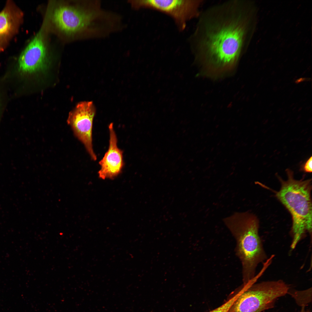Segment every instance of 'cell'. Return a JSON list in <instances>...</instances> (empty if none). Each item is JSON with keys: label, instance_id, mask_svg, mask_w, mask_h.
Returning <instances> with one entry per match:
<instances>
[{"label": "cell", "instance_id": "7a4b0ae2", "mask_svg": "<svg viewBox=\"0 0 312 312\" xmlns=\"http://www.w3.org/2000/svg\"><path fill=\"white\" fill-rule=\"evenodd\" d=\"M223 221L235 239V252L242 263L244 283H247L255 279L257 266L267 259L259 235L258 221L247 212H235Z\"/></svg>", "mask_w": 312, "mask_h": 312}, {"label": "cell", "instance_id": "30bf717a", "mask_svg": "<svg viewBox=\"0 0 312 312\" xmlns=\"http://www.w3.org/2000/svg\"><path fill=\"white\" fill-rule=\"evenodd\" d=\"M23 13L12 1H8L0 12V51H3L10 40L17 32Z\"/></svg>", "mask_w": 312, "mask_h": 312}, {"label": "cell", "instance_id": "277c9868", "mask_svg": "<svg viewBox=\"0 0 312 312\" xmlns=\"http://www.w3.org/2000/svg\"><path fill=\"white\" fill-rule=\"evenodd\" d=\"M246 284L243 292L228 312H261L273 307L276 300L288 293L289 286L282 280Z\"/></svg>", "mask_w": 312, "mask_h": 312}, {"label": "cell", "instance_id": "7c38bea8", "mask_svg": "<svg viewBox=\"0 0 312 312\" xmlns=\"http://www.w3.org/2000/svg\"><path fill=\"white\" fill-rule=\"evenodd\" d=\"M243 285L241 290L235 295L219 307L209 312H228L233 304L244 290L245 287Z\"/></svg>", "mask_w": 312, "mask_h": 312}, {"label": "cell", "instance_id": "4fadbf2b", "mask_svg": "<svg viewBox=\"0 0 312 312\" xmlns=\"http://www.w3.org/2000/svg\"><path fill=\"white\" fill-rule=\"evenodd\" d=\"M301 169L306 172L312 171V157L311 156L301 166Z\"/></svg>", "mask_w": 312, "mask_h": 312}, {"label": "cell", "instance_id": "9c48e42d", "mask_svg": "<svg viewBox=\"0 0 312 312\" xmlns=\"http://www.w3.org/2000/svg\"><path fill=\"white\" fill-rule=\"evenodd\" d=\"M109 145L107 151L99 162L101 167L98 172L100 178L113 179L121 171L124 165L123 151L117 146V139L113 123L109 126Z\"/></svg>", "mask_w": 312, "mask_h": 312}, {"label": "cell", "instance_id": "3957f363", "mask_svg": "<svg viewBox=\"0 0 312 312\" xmlns=\"http://www.w3.org/2000/svg\"><path fill=\"white\" fill-rule=\"evenodd\" d=\"M288 179H281V188L276 196L290 213L292 219V241L294 249L306 232L311 236L312 203L311 196V180H298L294 177L293 172L286 170Z\"/></svg>", "mask_w": 312, "mask_h": 312}, {"label": "cell", "instance_id": "52a82bcc", "mask_svg": "<svg viewBox=\"0 0 312 312\" xmlns=\"http://www.w3.org/2000/svg\"><path fill=\"white\" fill-rule=\"evenodd\" d=\"M48 53L44 37L38 33L21 53L18 69L23 74L35 73L44 69L48 61Z\"/></svg>", "mask_w": 312, "mask_h": 312}, {"label": "cell", "instance_id": "ba28073f", "mask_svg": "<svg viewBox=\"0 0 312 312\" xmlns=\"http://www.w3.org/2000/svg\"><path fill=\"white\" fill-rule=\"evenodd\" d=\"M95 16L93 12H86L68 6H60L54 10L53 21L62 31L67 34L81 31L90 23Z\"/></svg>", "mask_w": 312, "mask_h": 312}, {"label": "cell", "instance_id": "5bb4252c", "mask_svg": "<svg viewBox=\"0 0 312 312\" xmlns=\"http://www.w3.org/2000/svg\"><path fill=\"white\" fill-rule=\"evenodd\" d=\"M300 312H311L309 310H306L305 309V307H302V308Z\"/></svg>", "mask_w": 312, "mask_h": 312}, {"label": "cell", "instance_id": "8992f818", "mask_svg": "<svg viewBox=\"0 0 312 312\" xmlns=\"http://www.w3.org/2000/svg\"><path fill=\"white\" fill-rule=\"evenodd\" d=\"M95 109L92 101L78 103L69 113L67 122L75 136L84 145L92 159L95 161L92 142L93 121Z\"/></svg>", "mask_w": 312, "mask_h": 312}, {"label": "cell", "instance_id": "6da1fadb", "mask_svg": "<svg viewBox=\"0 0 312 312\" xmlns=\"http://www.w3.org/2000/svg\"><path fill=\"white\" fill-rule=\"evenodd\" d=\"M254 5L250 1L231 0L201 11L191 41L195 60L202 67L216 72L235 67L254 31Z\"/></svg>", "mask_w": 312, "mask_h": 312}, {"label": "cell", "instance_id": "8fae6325", "mask_svg": "<svg viewBox=\"0 0 312 312\" xmlns=\"http://www.w3.org/2000/svg\"><path fill=\"white\" fill-rule=\"evenodd\" d=\"M289 293L295 299L298 304L302 307H305L311 301V288L304 291H296Z\"/></svg>", "mask_w": 312, "mask_h": 312}, {"label": "cell", "instance_id": "5b68a950", "mask_svg": "<svg viewBox=\"0 0 312 312\" xmlns=\"http://www.w3.org/2000/svg\"><path fill=\"white\" fill-rule=\"evenodd\" d=\"M202 0H142L134 2L137 8H148L158 10L171 16L178 29L184 30L187 22L198 17L201 12Z\"/></svg>", "mask_w": 312, "mask_h": 312}]
</instances>
